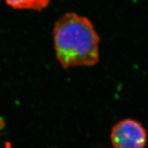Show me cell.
I'll return each instance as SVG.
<instances>
[{
  "label": "cell",
  "instance_id": "4",
  "mask_svg": "<svg viewBox=\"0 0 148 148\" xmlns=\"http://www.w3.org/2000/svg\"><path fill=\"white\" fill-rule=\"evenodd\" d=\"M5 126V122L3 118L0 117V129H2Z\"/></svg>",
  "mask_w": 148,
  "mask_h": 148
},
{
  "label": "cell",
  "instance_id": "3",
  "mask_svg": "<svg viewBox=\"0 0 148 148\" xmlns=\"http://www.w3.org/2000/svg\"><path fill=\"white\" fill-rule=\"evenodd\" d=\"M8 6L14 9L41 11L47 7L50 0H4Z\"/></svg>",
  "mask_w": 148,
  "mask_h": 148
},
{
  "label": "cell",
  "instance_id": "5",
  "mask_svg": "<svg viewBox=\"0 0 148 148\" xmlns=\"http://www.w3.org/2000/svg\"><path fill=\"white\" fill-rule=\"evenodd\" d=\"M6 148H11V145L9 144V143H7L6 144Z\"/></svg>",
  "mask_w": 148,
  "mask_h": 148
},
{
  "label": "cell",
  "instance_id": "1",
  "mask_svg": "<svg viewBox=\"0 0 148 148\" xmlns=\"http://www.w3.org/2000/svg\"><path fill=\"white\" fill-rule=\"evenodd\" d=\"M54 48L65 68L93 66L99 59V37L87 18L68 13L55 24Z\"/></svg>",
  "mask_w": 148,
  "mask_h": 148
},
{
  "label": "cell",
  "instance_id": "2",
  "mask_svg": "<svg viewBox=\"0 0 148 148\" xmlns=\"http://www.w3.org/2000/svg\"><path fill=\"white\" fill-rule=\"evenodd\" d=\"M111 141L115 148H144L147 141V132L141 123L127 119L112 128Z\"/></svg>",
  "mask_w": 148,
  "mask_h": 148
}]
</instances>
